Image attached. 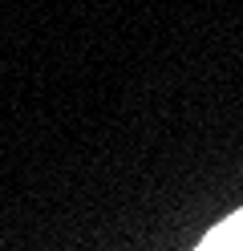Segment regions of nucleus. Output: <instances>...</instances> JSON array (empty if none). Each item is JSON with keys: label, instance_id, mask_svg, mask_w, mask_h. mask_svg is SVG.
I'll return each mask as SVG.
<instances>
[{"label": "nucleus", "instance_id": "nucleus-1", "mask_svg": "<svg viewBox=\"0 0 243 251\" xmlns=\"http://www.w3.org/2000/svg\"><path fill=\"white\" fill-rule=\"evenodd\" d=\"M194 251H243V211H235L223 223H215Z\"/></svg>", "mask_w": 243, "mask_h": 251}]
</instances>
